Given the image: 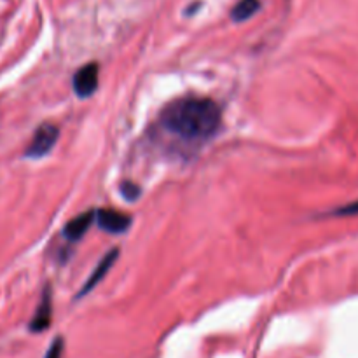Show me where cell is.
<instances>
[{"label":"cell","instance_id":"obj_1","mask_svg":"<svg viewBox=\"0 0 358 358\" xmlns=\"http://www.w3.org/2000/svg\"><path fill=\"white\" fill-rule=\"evenodd\" d=\"M220 107L210 98L184 96L170 101L159 114L164 133L184 143L208 142L220 128Z\"/></svg>","mask_w":358,"mask_h":358},{"label":"cell","instance_id":"obj_2","mask_svg":"<svg viewBox=\"0 0 358 358\" xmlns=\"http://www.w3.org/2000/svg\"><path fill=\"white\" fill-rule=\"evenodd\" d=\"M59 129L58 126L51 124V122H44L35 129L34 136H31L30 143L24 149V157L28 159H41V157L48 156L55 143L58 142Z\"/></svg>","mask_w":358,"mask_h":358},{"label":"cell","instance_id":"obj_3","mask_svg":"<svg viewBox=\"0 0 358 358\" xmlns=\"http://www.w3.org/2000/svg\"><path fill=\"white\" fill-rule=\"evenodd\" d=\"M98 77H100L98 63H87V65L80 66L72 79V86L77 96L90 98L98 90Z\"/></svg>","mask_w":358,"mask_h":358},{"label":"cell","instance_id":"obj_4","mask_svg":"<svg viewBox=\"0 0 358 358\" xmlns=\"http://www.w3.org/2000/svg\"><path fill=\"white\" fill-rule=\"evenodd\" d=\"M96 224L105 233L124 234L131 226V217L114 208H100L96 212Z\"/></svg>","mask_w":358,"mask_h":358},{"label":"cell","instance_id":"obj_5","mask_svg":"<svg viewBox=\"0 0 358 358\" xmlns=\"http://www.w3.org/2000/svg\"><path fill=\"white\" fill-rule=\"evenodd\" d=\"M51 318H52V301H51V289L45 287L44 294H42V299L38 303L37 311H35L34 318H31L30 329L31 332H42L51 325Z\"/></svg>","mask_w":358,"mask_h":358},{"label":"cell","instance_id":"obj_6","mask_svg":"<svg viewBox=\"0 0 358 358\" xmlns=\"http://www.w3.org/2000/svg\"><path fill=\"white\" fill-rule=\"evenodd\" d=\"M117 255H119V250H117V248H114V250L108 252V254L105 255V257L101 259L100 262H98L96 268H94V271L91 273L90 278L86 280V283H84L83 289H80V292L77 294V297H83V296H86V294H90L91 290H93L94 287H96L98 283H100L101 280L105 278V275H107V273H108V269H110L112 266H114V262H115V259H117Z\"/></svg>","mask_w":358,"mask_h":358},{"label":"cell","instance_id":"obj_7","mask_svg":"<svg viewBox=\"0 0 358 358\" xmlns=\"http://www.w3.org/2000/svg\"><path fill=\"white\" fill-rule=\"evenodd\" d=\"M96 219V212L90 210V212H84L80 215L73 217L65 227H63V236L69 241H77L86 234V231L90 229L91 224Z\"/></svg>","mask_w":358,"mask_h":358},{"label":"cell","instance_id":"obj_8","mask_svg":"<svg viewBox=\"0 0 358 358\" xmlns=\"http://www.w3.org/2000/svg\"><path fill=\"white\" fill-rule=\"evenodd\" d=\"M259 9H261L259 0H240L231 10V20L236 21V23H243V21L250 20Z\"/></svg>","mask_w":358,"mask_h":358},{"label":"cell","instance_id":"obj_9","mask_svg":"<svg viewBox=\"0 0 358 358\" xmlns=\"http://www.w3.org/2000/svg\"><path fill=\"white\" fill-rule=\"evenodd\" d=\"M121 192L128 201H135L140 196V187L136 184H133V182H124V184L121 185Z\"/></svg>","mask_w":358,"mask_h":358},{"label":"cell","instance_id":"obj_10","mask_svg":"<svg viewBox=\"0 0 358 358\" xmlns=\"http://www.w3.org/2000/svg\"><path fill=\"white\" fill-rule=\"evenodd\" d=\"M63 346H65L63 339L56 338L55 341H52V345L49 346L48 353H45V358H62L63 357Z\"/></svg>","mask_w":358,"mask_h":358},{"label":"cell","instance_id":"obj_11","mask_svg":"<svg viewBox=\"0 0 358 358\" xmlns=\"http://www.w3.org/2000/svg\"><path fill=\"white\" fill-rule=\"evenodd\" d=\"M334 213L336 215H358V201L341 206V208L336 210Z\"/></svg>","mask_w":358,"mask_h":358}]
</instances>
